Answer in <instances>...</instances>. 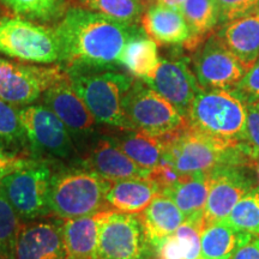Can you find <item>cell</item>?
<instances>
[{"mask_svg": "<svg viewBox=\"0 0 259 259\" xmlns=\"http://www.w3.org/2000/svg\"><path fill=\"white\" fill-rule=\"evenodd\" d=\"M108 210L89 216L65 220L59 225L69 259H96L100 228Z\"/></svg>", "mask_w": 259, "mask_h": 259, "instance_id": "obj_19", "label": "cell"}, {"mask_svg": "<svg viewBox=\"0 0 259 259\" xmlns=\"http://www.w3.org/2000/svg\"><path fill=\"white\" fill-rule=\"evenodd\" d=\"M114 142L135 163L145 169H155L163 160V136L156 137L139 130H131Z\"/></svg>", "mask_w": 259, "mask_h": 259, "instance_id": "obj_26", "label": "cell"}, {"mask_svg": "<svg viewBox=\"0 0 259 259\" xmlns=\"http://www.w3.org/2000/svg\"><path fill=\"white\" fill-rule=\"evenodd\" d=\"M65 71L113 69L126 44L143 29L84 8H71L54 28Z\"/></svg>", "mask_w": 259, "mask_h": 259, "instance_id": "obj_1", "label": "cell"}, {"mask_svg": "<svg viewBox=\"0 0 259 259\" xmlns=\"http://www.w3.org/2000/svg\"><path fill=\"white\" fill-rule=\"evenodd\" d=\"M87 164L90 169L112 183L151 178V170L135 163L112 138L103 137L93 145L87 158Z\"/></svg>", "mask_w": 259, "mask_h": 259, "instance_id": "obj_16", "label": "cell"}, {"mask_svg": "<svg viewBox=\"0 0 259 259\" xmlns=\"http://www.w3.org/2000/svg\"><path fill=\"white\" fill-rule=\"evenodd\" d=\"M247 105L232 89L202 90L193 100L185 124L191 131L227 145L241 142Z\"/></svg>", "mask_w": 259, "mask_h": 259, "instance_id": "obj_3", "label": "cell"}, {"mask_svg": "<svg viewBox=\"0 0 259 259\" xmlns=\"http://www.w3.org/2000/svg\"><path fill=\"white\" fill-rule=\"evenodd\" d=\"M199 259H202V258H199Z\"/></svg>", "mask_w": 259, "mask_h": 259, "instance_id": "obj_45", "label": "cell"}, {"mask_svg": "<svg viewBox=\"0 0 259 259\" xmlns=\"http://www.w3.org/2000/svg\"><path fill=\"white\" fill-rule=\"evenodd\" d=\"M180 11L191 32L185 46L187 50H196L202 38L219 25L215 0H185Z\"/></svg>", "mask_w": 259, "mask_h": 259, "instance_id": "obj_28", "label": "cell"}, {"mask_svg": "<svg viewBox=\"0 0 259 259\" xmlns=\"http://www.w3.org/2000/svg\"><path fill=\"white\" fill-rule=\"evenodd\" d=\"M241 145L252 160L259 164V105H247L244 135Z\"/></svg>", "mask_w": 259, "mask_h": 259, "instance_id": "obj_34", "label": "cell"}, {"mask_svg": "<svg viewBox=\"0 0 259 259\" xmlns=\"http://www.w3.org/2000/svg\"><path fill=\"white\" fill-rule=\"evenodd\" d=\"M65 72L71 87L85 103L96 121L131 131L122 102L135 82L132 77L111 69H83Z\"/></svg>", "mask_w": 259, "mask_h": 259, "instance_id": "obj_4", "label": "cell"}, {"mask_svg": "<svg viewBox=\"0 0 259 259\" xmlns=\"http://www.w3.org/2000/svg\"><path fill=\"white\" fill-rule=\"evenodd\" d=\"M27 141L24 128L15 106L0 100V149L10 151L21 147ZM14 153V151H11Z\"/></svg>", "mask_w": 259, "mask_h": 259, "instance_id": "obj_32", "label": "cell"}, {"mask_svg": "<svg viewBox=\"0 0 259 259\" xmlns=\"http://www.w3.org/2000/svg\"><path fill=\"white\" fill-rule=\"evenodd\" d=\"M219 25L259 10V0H215Z\"/></svg>", "mask_w": 259, "mask_h": 259, "instance_id": "obj_35", "label": "cell"}, {"mask_svg": "<svg viewBox=\"0 0 259 259\" xmlns=\"http://www.w3.org/2000/svg\"><path fill=\"white\" fill-rule=\"evenodd\" d=\"M203 222L185 221L156 247L158 259H199Z\"/></svg>", "mask_w": 259, "mask_h": 259, "instance_id": "obj_27", "label": "cell"}, {"mask_svg": "<svg viewBox=\"0 0 259 259\" xmlns=\"http://www.w3.org/2000/svg\"><path fill=\"white\" fill-rule=\"evenodd\" d=\"M149 244L157 247L186 221L184 213L168 197L160 194L139 216Z\"/></svg>", "mask_w": 259, "mask_h": 259, "instance_id": "obj_23", "label": "cell"}, {"mask_svg": "<svg viewBox=\"0 0 259 259\" xmlns=\"http://www.w3.org/2000/svg\"><path fill=\"white\" fill-rule=\"evenodd\" d=\"M18 18L30 22L56 21L67 11V0H0Z\"/></svg>", "mask_w": 259, "mask_h": 259, "instance_id": "obj_29", "label": "cell"}, {"mask_svg": "<svg viewBox=\"0 0 259 259\" xmlns=\"http://www.w3.org/2000/svg\"><path fill=\"white\" fill-rule=\"evenodd\" d=\"M232 90L244 100L246 105L259 102V58Z\"/></svg>", "mask_w": 259, "mask_h": 259, "instance_id": "obj_36", "label": "cell"}, {"mask_svg": "<svg viewBox=\"0 0 259 259\" xmlns=\"http://www.w3.org/2000/svg\"><path fill=\"white\" fill-rule=\"evenodd\" d=\"M21 229V218L0 191V251L15 257V246Z\"/></svg>", "mask_w": 259, "mask_h": 259, "instance_id": "obj_33", "label": "cell"}, {"mask_svg": "<svg viewBox=\"0 0 259 259\" xmlns=\"http://www.w3.org/2000/svg\"><path fill=\"white\" fill-rule=\"evenodd\" d=\"M112 181L87 168L53 176L50 211L64 220L78 219L102 211Z\"/></svg>", "mask_w": 259, "mask_h": 259, "instance_id": "obj_5", "label": "cell"}, {"mask_svg": "<svg viewBox=\"0 0 259 259\" xmlns=\"http://www.w3.org/2000/svg\"><path fill=\"white\" fill-rule=\"evenodd\" d=\"M185 0H156V4L168 6V8H174V9H181Z\"/></svg>", "mask_w": 259, "mask_h": 259, "instance_id": "obj_39", "label": "cell"}, {"mask_svg": "<svg viewBox=\"0 0 259 259\" xmlns=\"http://www.w3.org/2000/svg\"><path fill=\"white\" fill-rule=\"evenodd\" d=\"M216 35L247 71L259 58V10L220 25Z\"/></svg>", "mask_w": 259, "mask_h": 259, "instance_id": "obj_18", "label": "cell"}, {"mask_svg": "<svg viewBox=\"0 0 259 259\" xmlns=\"http://www.w3.org/2000/svg\"><path fill=\"white\" fill-rule=\"evenodd\" d=\"M143 82L170 102L184 118L193 100L203 90L189 63L184 59H161L155 72Z\"/></svg>", "mask_w": 259, "mask_h": 259, "instance_id": "obj_14", "label": "cell"}, {"mask_svg": "<svg viewBox=\"0 0 259 259\" xmlns=\"http://www.w3.org/2000/svg\"><path fill=\"white\" fill-rule=\"evenodd\" d=\"M163 160L179 174L209 173L219 167H253L240 142L227 145L191 131L186 124L173 134L163 136Z\"/></svg>", "mask_w": 259, "mask_h": 259, "instance_id": "obj_2", "label": "cell"}, {"mask_svg": "<svg viewBox=\"0 0 259 259\" xmlns=\"http://www.w3.org/2000/svg\"><path fill=\"white\" fill-rule=\"evenodd\" d=\"M6 19H8V18L4 17V16H2V15H0V27H2V25L5 23V21H6Z\"/></svg>", "mask_w": 259, "mask_h": 259, "instance_id": "obj_42", "label": "cell"}, {"mask_svg": "<svg viewBox=\"0 0 259 259\" xmlns=\"http://www.w3.org/2000/svg\"><path fill=\"white\" fill-rule=\"evenodd\" d=\"M161 193L173 200L186 221L203 222L209 193V173L181 174L173 185L163 189Z\"/></svg>", "mask_w": 259, "mask_h": 259, "instance_id": "obj_21", "label": "cell"}, {"mask_svg": "<svg viewBox=\"0 0 259 259\" xmlns=\"http://www.w3.org/2000/svg\"><path fill=\"white\" fill-rule=\"evenodd\" d=\"M160 60L157 44L143 30L126 44L119 64L135 78L145 80L155 72Z\"/></svg>", "mask_w": 259, "mask_h": 259, "instance_id": "obj_25", "label": "cell"}, {"mask_svg": "<svg viewBox=\"0 0 259 259\" xmlns=\"http://www.w3.org/2000/svg\"><path fill=\"white\" fill-rule=\"evenodd\" d=\"M232 259H259V238H252L240 250L236 251Z\"/></svg>", "mask_w": 259, "mask_h": 259, "instance_id": "obj_38", "label": "cell"}, {"mask_svg": "<svg viewBox=\"0 0 259 259\" xmlns=\"http://www.w3.org/2000/svg\"><path fill=\"white\" fill-rule=\"evenodd\" d=\"M255 184L242 167H219L209 171V193L203 215V226L223 222L235 204Z\"/></svg>", "mask_w": 259, "mask_h": 259, "instance_id": "obj_13", "label": "cell"}, {"mask_svg": "<svg viewBox=\"0 0 259 259\" xmlns=\"http://www.w3.org/2000/svg\"><path fill=\"white\" fill-rule=\"evenodd\" d=\"M84 9L126 24H137L145 11V0H78Z\"/></svg>", "mask_w": 259, "mask_h": 259, "instance_id": "obj_30", "label": "cell"}, {"mask_svg": "<svg viewBox=\"0 0 259 259\" xmlns=\"http://www.w3.org/2000/svg\"><path fill=\"white\" fill-rule=\"evenodd\" d=\"M194 76L203 90L233 89L245 76L246 70L213 34L193 60Z\"/></svg>", "mask_w": 259, "mask_h": 259, "instance_id": "obj_12", "label": "cell"}, {"mask_svg": "<svg viewBox=\"0 0 259 259\" xmlns=\"http://www.w3.org/2000/svg\"><path fill=\"white\" fill-rule=\"evenodd\" d=\"M253 238L223 222L206 226L200 235V258L232 259L236 251Z\"/></svg>", "mask_w": 259, "mask_h": 259, "instance_id": "obj_24", "label": "cell"}, {"mask_svg": "<svg viewBox=\"0 0 259 259\" xmlns=\"http://www.w3.org/2000/svg\"><path fill=\"white\" fill-rule=\"evenodd\" d=\"M236 231L259 238V187H254L235 204L225 220Z\"/></svg>", "mask_w": 259, "mask_h": 259, "instance_id": "obj_31", "label": "cell"}, {"mask_svg": "<svg viewBox=\"0 0 259 259\" xmlns=\"http://www.w3.org/2000/svg\"><path fill=\"white\" fill-rule=\"evenodd\" d=\"M31 162V160L22 157L21 155L0 149V183L10 174L27 167Z\"/></svg>", "mask_w": 259, "mask_h": 259, "instance_id": "obj_37", "label": "cell"}, {"mask_svg": "<svg viewBox=\"0 0 259 259\" xmlns=\"http://www.w3.org/2000/svg\"><path fill=\"white\" fill-rule=\"evenodd\" d=\"M53 174L50 167L32 161L0 183V191L21 219L34 220L50 211Z\"/></svg>", "mask_w": 259, "mask_h": 259, "instance_id": "obj_8", "label": "cell"}, {"mask_svg": "<svg viewBox=\"0 0 259 259\" xmlns=\"http://www.w3.org/2000/svg\"><path fill=\"white\" fill-rule=\"evenodd\" d=\"M149 246L139 216L108 211L100 228L96 259H144Z\"/></svg>", "mask_w": 259, "mask_h": 259, "instance_id": "obj_9", "label": "cell"}, {"mask_svg": "<svg viewBox=\"0 0 259 259\" xmlns=\"http://www.w3.org/2000/svg\"><path fill=\"white\" fill-rule=\"evenodd\" d=\"M19 119L34 151L61 160L76 154L70 131L46 106L24 107L19 111Z\"/></svg>", "mask_w": 259, "mask_h": 259, "instance_id": "obj_10", "label": "cell"}, {"mask_svg": "<svg viewBox=\"0 0 259 259\" xmlns=\"http://www.w3.org/2000/svg\"><path fill=\"white\" fill-rule=\"evenodd\" d=\"M66 77L61 66H35L9 61L0 76V100L12 106L29 105Z\"/></svg>", "mask_w": 259, "mask_h": 259, "instance_id": "obj_11", "label": "cell"}, {"mask_svg": "<svg viewBox=\"0 0 259 259\" xmlns=\"http://www.w3.org/2000/svg\"><path fill=\"white\" fill-rule=\"evenodd\" d=\"M15 259H69L59 226L52 222L22 226L15 246Z\"/></svg>", "mask_w": 259, "mask_h": 259, "instance_id": "obj_17", "label": "cell"}, {"mask_svg": "<svg viewBox=\"0 0 259 259\" xmlns=\"http://www.w3.org/2000/svg\"><path fill=\"white\" fill-rule=\"evenodd\" d=\"M0 53L24 61H59L60 45L54 29L22 18L6 19L0 27Z\"/></svg>", "mask_w": 259, "mask_h": 259, "instance_id": "obj_7", "label": "cell"}, {"mask_svg": "<svg viewBox=\"0 0 259 259\" xmlns=\"http://www.w3.org/2000/svg\"><path fill=\"white\" fill-rule=\"evenodd\" d=\"M161 187L151 179H126L114 181L107 193L106 202L119 212H143L160 196Z\"/></svg>", "mask_w": 259, "mask_h": 259, "instance_id": "obj_22", "label": "cell"}, {"mask_svg": "<svg viewBox=\"0 0 259 259\" xmlns=\"http://www.w3.org/2000/svg\"><path fill=\"white\" fill-rule=\"evenodd\" d=\"M258 176H259V164H258Z\"/></svg>", "mask_w": 259, "mask_h": 259, "instance_id": "obj_43", "label": "cell"}, {"mask_svg": "<svg viewBox=\"0 0 259 259\" xmlns=\"http://www.w3.org/2000/svg\"><path fill=\"white\" fill-rule=\"evenodd\" d=\"M258 105H259V102H258Z\"/></svg>", "mask_w": 259, "mask_h": 259, "instance_id": "obj_44", "label": "cell"}, {"mask_svg": "<svg viewBox=\"0 0 259 259\" xmlns=\"http://www.w3.org/2000/svg\"><path fill=\"white\" fill-rule=\"evenodd\" d=\"M145 34L157 45H185L191 32L179 9L151 4L141 18Z\"/></svg>", "mask_w": 259, "mask_h": 259, "instance_id": "obj_20", "label": "cell"}, {"mask_svg": "<svg viewBox=\"0 0 259 259\" xmlns=\"http://www.w3.org/2000/svg\"><path fill=\"white\" fill-rule=\"evenodd\" d=\"M124 113L132 130L162 137L185 125V118L143 80H135L124 97Z\"/></svg>", "mask_w": 259, "mask_h": 259, "instance_id": "obj_6", "label": "cell"}, {"mask_svg": "<svg viewBox=\"0 0 259 259\" xmlns=\"http://www.w3.org/2000/svg\"><path fill=\"white\" fill-rule=\"evenodd\" d=\"M0 259H15V257H12V255L5 253V252L0 251Z\"/></svg>", "mask_w": 259, "mask_h": 259, "instance_id": "obj_41", "label": "cell"}, {"mask_svg": "<svg viewBox=\"0 0 259 259\" xmlns=\"http://www.w3.org/2000/svg\"><path fill=\"white\" fill-rule=\"evenodd\" d=\"M44 103L56 114L72 136L73 142L92 134L96 119L71 87L69 77L44 93Z\"/></svg>", "mask_w": 259, "mask_h": 259, "instance_id": "obj_15", "label": "cell"}, {"mask_svg": "<svg viewBox=\"0 0 259 259\" xmlns=\"http://www.w3.org/2000/svg\"><path fill=\"white\" fill-rule=\"evenodd\" d=\"M9 64V60H5V59H0V76H2L3 71H4V69L6 66H8Z\"/></svg>", "mask_w": 259, "mask_h": 259, "instance_id": "obj_40", "label": "cell"}]
</instances>
